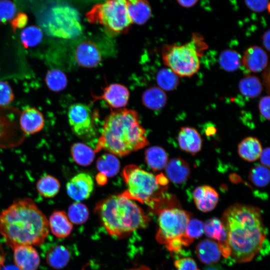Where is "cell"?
Listing matches in <instances>:
<instances>
[{
  "instance_id": "obj_1",
  "label": "cell",
  "mask_w": 270,
  "mask_h": 270,
  "mask_svg": "<svg viewBox=\"0 0 270 270\" xmlns=\"http://www.w3.org/2000/svg\"><path fill=\"white\" fill-rule=\"evenodd\" d=\"M220 220L226 234L230 258L234 262H250L263 250L266 230L258 208L234 204L224 212Z\"/></svg>"
},
{
  "instance_id": "obj_2",
  "label": "cell",
  "mask_w": 270,
  "mask_h": 270,
  "mask_svg": "<svg viewBox=\"0 0 270 270\" xmlns=\"http://www.w3.org/2000/svg\"><path fill=\"white\" fill-rule=\"evenodd\" d=\"M48 220L30 198H17L0 214V233L12 248L39 246L48 234Z\"/></svg>"
},
{
  "instance_id": "obj_3",
  "label": "cell",
  "mask_w": 270,
  "mask_h": 270,
  "mask_svg": "<svg viewBox=\"0 0 270 270\" xmlns=\"http://www.w3.org/2000/svg\"><path fill=\"white\" fill-rule=\"evenodd\" d=\"M148 144L146 130L140 124L136 112L122 109L106 116L94 150L98 152L104 150L122 156Z\"/></svg>"
},
{
  "instance_id": "obj_4",
  "label": "cell",
  "mask_w": 270,
  "mask_h": 270,
  "mask_svg": "<svg viewBox=\"0 0 270 270\" xmlns=\"http://www.w3.org/2000/svg\"><path fill=\"white\" fill-rule=\"evenodd\" d=\"M94 210L107 232L118 238L146 228L150 220L148 216L133 200L121 194L99 202Z\"/></svg>"
},
{
  "instance_id": "obj_5",
  "label": "cell",
  "mask_w": 270,
  "mask_h": 270,
  "mask_svg": "<svg viewBox=\"0 0 270 270\" xmlns=\"http://www.w3.org/2000/svg\"><path fill=\"white\" fill-rule=\"evenodd\" d=\"M206 46L202 36L194 34L192 40L184 44H172L164 46V63L178 76L190 77L198 70L200 57Z\"/></svg>"
},
{
  "instance_id": "obj_6",
  "label": "cell",
  "mask_w": 270,
  "mask_h": 270,
  "mask_svg": "<svg viewBox=\"0 0 270 270\" xmlns=\"http://www.w3.org/2000/svg\"><path fill=\"white\" fill-rule=\"evenodd\" d=\"M190 218L188 212L177 208H164L158 211L157 242L164 244L170 252H178L193 241L185 236L186 224Z\"/></svg>"
},
{
  "instance_id": "obj_7",
  "label": "cell",
  "mask_w": 270,
  "mask_h": 270,
  "mask_svg": "<svg viewBox=\"0 0 270 270\" xmlns=\"http://www.w3.org/2000/svg\"><path fill=\"white\" fill-rule=\"evenodd\" d=\"M122 176L127 189L121 194L132 200L138 201L154 209L158 204L162 191L156 176L136 164L126 166Z\"/></svg>"
},
{
  "instance_id": "obj_8",
  "label": "cell",
  "mask_w": 270,
  "mask_h": 270,
  "mask_svg": "<svg viewBox=\"0 0 270 270\" xmlns=\"http://www.w3.org/2000/svg\"><path fill=\"white\" fill-rule=\"evenodd\" d=\"M91 23L99 24L110 35L126 32L132 24L126 0H106L95 4L86 14Z\"/></svg>"
},
{
  "instance_id": "obj_9",
  "label": "cell",
  "mask_w": 270,
  "mask_h": 270,
  "mask_svg": "<svg viewBox=\"0 0 270 270\" xmlns=\"http://www.w3.org/2000/svg\"><path fill=\"white\" fill-rule=\"evenodd\" d=\"M44 26L51 36L63 38L76 37L82 32L77 12L70 7L56 8Z\"/></svg>"
},
{
  "instance_id": "obj_10",
  "label": "cell",
  "mask_w": 270,
  "mask_h": 270,
  "mask_svg": "<svg viewBox=\"0 0 270 270\" xmlns=\"http://www.w3.org/2000/svg\"><path fill=\"white\" fill-rule=\"evenodd\" d=\"M68 116L70 127L78 136L86 137L93 132L92 111L86 104H73L68 109Z\"/></svg>"
},
{
  "instance_id": "obj_11",
  "label": "cell",
  "mask_w": 270,
  "mask_h": 270,
  "mask_svg": "<svg viewBox=\"0 0 270 270\" xmlns=\"http://www.w3.org/2000/svg\"><path fill=\"white\" fill-rule=\"evenodd\" d=\"M75 61L80 66L91 68L98 66L102 58V52L93 41L85 40L80 42L74 52Z\"/></svg>"
},
{
  "instance_id": "obj_12",
  "label": "cell",
  "mask_w": 270,
  "mask_h": 270,
  "mask_svg": "<svg viewBox=\"0 0 270 270\" xmlns=\"http://www.w3.org/2000/svg\"><path fill=\"white\" fill-rule=\"evenodd\" d=\"M94 187L92 178L86 172L79 173L73 176L66 184V190L68 196L76 202L88 198Z\"/></svg>"
},
{
  "instance_id": "obj_13",
  "label": "cell",
  "mask_w": 270,
  "mask_h": 270,
  "mask_svg": "<svg viewBox=\"0 0 270 270\" xmlns=\"http://www.w3.org/2000/svg\"><path fill=\"white\" fill-rule=\"evenodd\" d=\"M204 224L206 234L217 242L222 256L225 258H229L230 248L226 234L221 220L213 218L208 220Z\"/></svg>"
},
{
  "instance_id": "obj_14",
  "label": "cell",
  "mask_w": 270,
  "mask_h": 270,
  "mask_svg": "<svg viewBox=\"0 0 270 270\" xmlns=\"http://www.w3.org/2000/svg\"><path fill=\"white\" fill-rule=\"evenodd\" d=\"M15 264L20 270H36L40 258L36 250L30 245H18L12 248Z\"/></svg>"
},
{
  "instance_id": "obj_15",
  "label": "cell",
  "mask_w": 270,
  "mask_h": 270,
  "mask_svg": "<svg viewBox=\"0 0 270 270\" xmlns=\"http://www.w3.org/2000/svg\"><path fill=\"white\" fill-rule=\"evenodd\" d=\"M268 63L266 52L260 47L254 46L248 48L244 52L242 64L249 72H258L264 70Z\"/></svg>"
},
{
  "instance_id": "obj_16",
  "label": "cell",
  "mask_w": 270,
  "mask_h": 270,
  "mask_svg": "<svg viewBox=\"0 0 270 270\" xmlns=\"http://www.w3.org/2000/svg\"><path fill=\"white\" fill-rule=\"evenodd\" d=\"M129 96V91L125 86L119 84H113L106 87L102 94L96 97V99L103 100L110 107L120 108L127 104Z\"/></svg>"
},
{
  "instance_id": "obj_17",
  "label": "cell",
  "mask_w": 270,
  "mask_h": 270,
  "mask_svg": "<svg viewBox=\"0 0 270 270\" xmlns=\"http://www.w3.org/2000/svg\"><path fill=\"white\" fill-rule=\"evenodd\" d=\"M192 197L196 208L202 212L213 210L218 201V194L210 186L204 185L196 188Z\"/></svg>"
},
{
  "instance_id": "obj_18",
  "label": "cell",
  "mask_w": 270,
  "mask_h": 270,
  "mask_svg": "<svg viewBox=\"0 0 270 270\" xmlns=\"http://www.w3.org/2000/svg\"><path fill=\"white\" fill-rule=\"evenodd\" d=\"M20 124L21 129L26 134H33L40 132L44 127V117L36 108H28L22 112Z\"/></svg>"
},
{
  "instance_id": "obj_19",
  "label": "cell",
  "mask_w": 270,
  "mask_h": 270,
  "mask_svg": "<svg viewBox=\"0 0 270 270\" xmlns=\"http://www.w3.org/2000/svg\"><path fill=\"white\" fill-rule=\"evenodd\" d=\"M178 140L181 150L192 154H195L201 150V136L196 130L193 128H181L178 134Z\"/></svg>"
},
{
  "instance_id": "obj_20",
  "label": "cell",
  "mask_w": 270,
  "mask_h": 270,
  "mask_svg": "<svg viewBox=\"0 0 270 270\" xmlns=\"http://www.w3.org/2000/svg\"><path fill=\"white\" fill-rule=\"evenodd\" d=\"M166 174L172 182L180 184L186 182L190 175L189 165L182 158H174L166 166Z\"/></svg>"
},
{
  "instance_id": "obj_21",
  "label": "cell",
  "mask_w": 270,
  "mask_h": 270,
  "mask_svg": "<svg viewBox=\"0 0 270 270\" xmlns=\"http://www.w3.org/2000/svg\"><path fill=\"white\" fill-rule=\"evenodd\" d=\"M49 224L52 234L58 238H64L71 233L73 226L63 210H54L50 216Z\"/></svg>"
},
{
  "instance_id": "obj_22",
  "label": "cell",
  "mask_w": 270,
  "mask_h": 270,
  "mask_svg": "<svg viewBox=\"0 0 270 270\" xmlns=\"http://www.w3.org/2000/svg\"><path fill=\"white\" fill-rule=\"evenodd\" d=\"M196 252L200 260L206 264L218 262L222 254L217 242L208 238L200 241L197 244Z\"/></svg>"
},
{
  "instance_id": "obj_23",
  "label": "cell",
  "mask_w": 270,
  "mask_h": 270,
  "mask_svg": "<svg viewBox=\"0 0 270 270\" xmlns=\"http://www.w3.org/2000/svg\"><path fill=\"white\" fill-rule=\"evenodd\" d=\"M126 3L132 23L142 24L150 18L152 9L146 0H126Z\"/></svg>"
},
{
  "instance_id": "obj_24",
  "label": "cell",
  "mask_w": 270,
  "mask_h": 270,
  "mask_svg": "<svg viewBox=\"0 0 270 270\" xmlns=\"http://www.w3.org/2000/svg\"><path fill=\"white\" fill-rule=\"evenodd\" d=\"M47 264L52 268L60 270L64 268L70 259V250L63 245L50 247L46 252Z\"/></svg>"
},
{
  "instance_id": "obj_25",
  "label": "cell",
  "mask_w": 270,
  "mask_h": 270,
  "mask_svg": "<svg viewBox=\"0 0 270 270\" xmlns=\"http://www.w3.org/2000/svg\"><path fill=\"white\" fill-rule=\"evenodd\" d=\"M262 147L260 141L256 138L250 136L244 139L238 146V153L244 160L252 162L260 156Z\"/></svg>"
},
{
  "instance_id": "obj_26",
  "label": "cell",
  "mask_w": 270,
  "mask_h": 270,
  "mask_svg": "<svg viewBox=\"0 0 270 270\" xmlns=\"http://www.w3.org/2000/svg\"><path fill=\"white\" fill-rule=\"evenodd\" d=\"M166 96L159 87H151L143 93L142 102L148 108L158 110L162 109L166 104Z\"/></svg>"
},
{
  "instance_id": "obj_27",
  "label": "cell",
  "mask_w": 270,
  "mask_h": 270,
  "mask_svg": "<svg viewBox=\"0 0 270 270\" xmlns=\"http://www.w3.org/2000/svg\"><path fill=\"white\" fill-rule=\"evenodd\" d=\"M145 160L152 170L155 171L160 170L166 167L168 163V155L162 148L153 146L146 150Z\"/></svg>"
},
{
  "instance_id": "obj_28",
  "label": "cell",
  "mask_w": 270,
  "mask_h": 270,
  "mask_svg": "<svg viewBox=\"0 0 270 270\" xmlns=\"http://www.w3.org/2000/svg\"><path fill=\"white\" fill-rule=\"evenodd\" d=\"M95 153L91 148L81 142L74 143L70 148L73 160L81 166H86L91 164L95 158Z\"/></svg>"
},
{
  "instance_id": "obj_29",
  "label": "cell",
  "mask_w": 270,
  "mask_h": 270,
  "mask_svg": "<svg viewBox=\"0 0 270 270\" xmlns=\"http://www.w3.org/2000/svg\"><path fill=\"white\" fill-rule=\"evenodd\" d=\"M60 184L59 180L50 174H45L36 182V188L39 194L45 198H52L59 192Z\"/></svg>"
},
{
  "instance_id": "obj_30",
  "label": "cell",
  "mask_w": 270,
  "mask_h": 270,
  "mask_svg": "<svg viewBox=\"0 0 270 270\" xmlns=\"http://www.w3.org/2000/svg\"><path fill=\"white\" fill-rule=\"evenodd\" d=\"M96 166L100 173L105 176L112 177L116 175L120 168V162L115 155L104 154L96 160Z\"/></svg>"
},
{
  "instance_id": "obj_31",
  "label": "cell",
  "mask_w": 270,
  "mask_h": 270,
  "mask_svg": "<svg viewBox=\"0 0 270 270\" xmlns=\"http://www.w3.org/2000/svg\"><path fill=\"white\" fill-rule=\"evenodd\" d=\"M238 88L240 93L247 98H256L259 96L262 86L260 80L254 76H248L239 82Z\"/></svg>"
},
{
  "instance_id": "obj_32",
  "label": "cell",
  "mask_w": 270,
  "mask_h": 270,
  "mask_svg": "<svg viewBox=\"0 0 270 270\" xmlns=\"http://www.w3.org/2000/svg\"><path fill=\"white\" fill-rule=\"evenodd\" d=\"M218 62L224 70L229 72H234L240 67L242 56L236 50H225L220 52Z\"/></svg>"
},
{
  "instance_id": "obj_33",
  "label": "cell",
  "mask_w": 270,
  "mask_h": 270,
  "mask_svg": "<svg viewBox=\"0 0 270 270\" xmlns=\"http://www.w3.org/2000/svg\"><path fill=\"white\" fill-rule=\"evenodd\" d=\"M45 82L48 88L56 92L64 90L68 84L67 78L64 73L56 68L50 70L46 72Z\"/></svg>"
},
{
  "instance_id": "obj_34",
  "label": "cell",
  "mask_w": 270,
  "mask_h": 270,
  "mask_svg": "<svg viewBox=\"0 0 270 270\" xmlns=\"http://www.w3.org/2000/svg\"><path fill=\"white\" fill-rule=\"evenodd\" d=\"M156 80L159 88L167 91L174 90L179 84L178 76L169 68H163L158 72Z\"/></svg>"
},
{
  "instance_id": "obj_35",
  "label": "cell",
  "mask_w": 270,
  "mask_h": 270,
  "mask_svg": "<svg viewBox=\"0 0 270 270\" xmlns=\"http://www.w3.org/2000/svg\"><path fill=\"white\" fill-rule=\"evenodd\" d=\"M67 216L72 224H82L88 218V209L84 204L76 202L69 206Z\"/></svg>"
},
{
  "instance_id": "obj_36",
  "label": "cell",
  "mask_w": 270,
  "mask_h": 270,
  "mask_svg": "<svg viewBox=\"0 0 270 270\" xmlns=\"http://www.w3.org/2000/svg\"><path fill=\"white\" fill-rule=\"evenodd\" d=\"M42 32L38 26H30L26 28L21 32L20 40L25 48L34 46L42 40Z\"/></svg>"
},
{
  "instance_id": "obj_37",
  "label": "cell",
  "mask_w": 270,
  "mask_h": 270,
  "mask_svg": "<svg viewBox=\"0 0 270 270\" xmlns=\"http://www.w3.org/2000/svg\"><path fill=\"white\" fill-rule=\"evenodd\" d=\"M249 179L255 186L260 188L266 186L270 180L268 168L260 164L254 166L250 171Z\"/></svg>"
},
{
  "instance_id": "obj_38",
  "label": "cell",
  "mask_w": 270,
  "mask_h": 270,
  "mask_svg": "<svg viewBox=\"0 0 270 270\" xmlns=\"http://www.w3.org/2000/svg\"><path fill=\"white\" fill-rule=\"evenodd\" d=\"M204 233L202 222L196 218H190L185 230V236L192 240L200 237Z\"/></svg>"
},
{
  "instance_id": "obj_39",
  "label": "cell",
  "mask_w": 270,
  "mask_h": 270,
  "mask_svg": "<svg viewBox=\"0 0 270 270\" xmlns=\"http://www.w3.org/2000/svg\"><path fill=\"white\" fill-rule=\"evenodd\" d=\"M16 8L10 0H0V22L10 21L15 16Z\"/></svg>"
},
{
  "instance_id": "obj_40",
  "label": "cell",
  "mask_w": 270,
  "mask_h": 270,
  "mask_svg": "<svg viewBox=\"0 0 270 270\" xmlns=\"http://www.w3.org/2000/svg\"><path fill=\"white\" fill-rule=\"evenodd\" d=\"M14 99L12 90L10 84L4 81H0V106L10 104Z\"/></svg>"
},
{
  "instance_id": "obj_41",
  "label": "cell",
  "mask_w": 270,
  "mask_h": 270,
  "mask_svg": "<svg viewBox=\"0 0 270 270\" xmlns=\"http://www.w3.org/2000/svg\"><path fill=\"white\" fill-rule=\"evenodd\" d=\"M246 6L251 10L256 12H262L268 8L269 0H244Z\"/></svg>"
},
{
  "instance_id": "obj_42",
  "label": "cell",
  "mask_w": 270,
  "mask_h": 270,
  "mask_svg": "<svg viewBox=\"0 0 270 270\" xmlns=\"http://www.w3.org/2000/svg\"><path fill=\"white\" fill-rule=\"evenodd\" d=\"M174 266L177 270H200L194 260L189 257L176 260Z\"/></svg>"
},
{
  "instance_id": "obj_43",
  "label": "cell",
  "mask_w": 270,
  "mask_h": 270,
  "mask_svg": "<svg viewBox=\"0 0 270 270\" xmlns=\"http://www.w3.org/2000/svg\"><path fill=\"white\" fill-rule=\"evenodd\" d=\"M28 17L24 12H20L10 20V24L14 32L18 28H24L27 24Z\"/></svg>"
},
{
  "instance_id": "obj_44",
  "label": "cell",
  "mask_w": 270,
  "mask_h": 270,
  "mask_svg": "<svg viewBox=\"0 0 270 270\" xmlns=\"http://www.w3.org/2000/svg\"><path fill=\"white\" fill-rule=\"evenodd\" d=\"M270 96H264L260 100L258 109L262 118L270 120Z\"/></svg>"
},
{
  "instance_id": "obj_45",
  "label": "cell",
  "mask_w": 270,
  "mask_h": 270,
  "mask_svg": "<svg viewBox=\"0 0 270 270\" xmlns=\"http://www.w3.org/2000/svg\"><path fill=\"white\" fill-rule=\"evenodd\" d=\"M260 158L262 166L268 168L270 167V148L268 147L262 150Z\"/></svg>"
},
{
  "instance_id": "obj_46",
  "label": "cell",
  "mask_w": 270,
  "mask_h": 270,
  "mask_svg": "<svg viewBox=\"0 0 270 270\" xmlns=\"http://www.w3.org/2000/svg\"><path fill=\"white\" fill-rule=\"evenodd\" d=\"M198 0H176L178 4L184 8H190L194 6Z\"/></svg>"
},
{
  "instance_id": "obj_47",
  "label": "cell",
  "mask_w": 270,
  "mask_h": 270,
  "mask_svg": "<svg viewBox=\"0 0 270 270\" xmlns=\"http://www.w3.org/2000/svg\"><path fill=\"white\" fill-rule=\"evenodd\" d=\"M262 44L267 50H270V30L266 32L262 36Z\"/></svg>"
},
{
  "instance_id": "obj_48",
  "label": "cell",
  "mask_w": 270,
  "mask_h": 270,
  "mask_svg": "<svg viewBox=\"0 0 270 270\" xmlns=\"http://www.w3.org/2000/svg\"><path fill=\"white\" fill-rule=\"evenodd\" d=\"M96 180L99 184H104L106 182V176L100 173L96 176Z\"/></svg>"
},
{
  "instance_id": "obj_49",
  "label": "cell",
  "mask_w": 270,
  "mask_h": 270,
  "mask_svg": "<svg viewBox=\"0 0 270 270\" xmlns=\"http://www.w3.org/2000/svg\"><path fill=\"white\" fill-rule=\"evenodd\" d=\"M1 270H20L17 266L14 265L4 266V264L0 266Z\"/></svg>"
},
{
  "instance_id": "obj_50",
  "label": "cell",
  "mask_w": 270,
  "mask_h": 270,
  "mask_svg": "<svg viewBox=\"0 0 270 270\" xmlns=\"http://www.w3.org/2000/svg\"><path fill=\"white\" fill-rule=\"evenodd\" d=\"M128 270H150V269L147 266H142L138 267H136L133 268H130Z\"/></svg>"
},
{
  "instance_id": "obj_51",
  "label": "cell",
  "mask_w": 270,
  "mask_h": 270,
  "mask_svg": "<svg viewBox=\"0 0 270 270\" xmlns=\"http://www.w3.org/2000/svg\"><path fill=\"white\" fill-rule=\"evenodd\" d=\"M215 132H216L215 128L213 126H210L207 129L206 134L208 135H211L212 134H214Z\"/></svg>"
},
{
  "instance_id": "obj_52",
  "label": "cell",
  "mask_w": 270,
  "mask_h": 270,
  "mask_svg": "<svg viewBox=\"0 0 270 270\" xmlns=\"http://www.w3.org/2000/svg\"><path fill=\"white\" fill-rule=\"evenodd\" d=\"M204 270H222L217 266H210L206 268Z\"/></svg>"
}]
</instances>
